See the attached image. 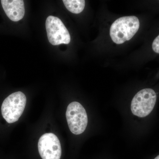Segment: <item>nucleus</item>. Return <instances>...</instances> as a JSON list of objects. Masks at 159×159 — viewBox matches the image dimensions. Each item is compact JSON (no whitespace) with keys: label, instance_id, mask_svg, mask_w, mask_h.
<instances>
[{"label":"nucleus","instance_id":"obj_1","mask_svg":"<svg viewBox=\"0 0 159 159\" xmlns=\"http://www.w3.org/2000/svg\"><path fill=\"white\" fill-rule=\"evenodd\" d=\"M140 22L135 16H123L112 24L110 30L111 38L117 44L131 39L139 30Z\"/></svg>","mask_w":159,"mask_h":159},{"label":"nucleus","instance_id":"obj_2","mask_svg":"<svg viewBox=\"0 0 159 159\" xmlns=\"http://www.w3.org/2000/svg\"><path fill=\"white\" fill-rule=\"evenodd\" d=\"M26 102L25 95L22 92H16L9 95L2 104L1 110L3 118L9 123L17 121L22 115Z\"/></svg>","mask_w":159,"mask_h":159},{"label":"nucleus","instance_id":"obj_3","mask_svg":"<svg viewBox=\"0 0 159 159\" xmlns=\"http://www.w3.org/2000/svg\"><path fill=\"white\" fill-rule=\"evenodd\" d=\"M157 100V94L152 89H145L138 92L131 103V110L134 116L144 118L153 110Z\"/></svg>","mask_w":159,"mask_h":159},{"label":"nucleus","instance_id":"obj_4","mask_svg":"<svg viewBox=\"0 0 159 159\" xmlns=\"http://www.w3.org/2000/svg\"><path fill=\"white\" fill-rule=\"evenodd\" d=\"M66 117L72 133L79 135L85 131L88 122L87 114L79 102H73L69 104L66 112Z\"/></svg>","mask_w":159,"mask_h":159},{"label":"nucleus","instance_id":"obj_5","mask_svg":"<svg viewBox=\"0 0 159 159\" xmlns=\"http://www.w3.org/2000/svg\"><path fill=\"white\" fill-rule=\"evenodd\" d=\"M46 28L49 42L53 45L68 44L70 42L68 30L58 17L50 16L47 18Z\"/></svg>","mask_w":159,"mask_h":159},{"label":"nucleus","instance_id":"obj_6","mask_svg":"<svg viewBox=\"0 0 159 159\" xmlns=\"http://www.w3.org/2000/svg\"><path fill=\"white\" fill-rule=\"evenodd\" d=\"M38 150L42 159H60L61 157L60 142L53 133L45 134L40 138Z\"/></svg>","mask_w":159,"mask_h":159},{"label":"nucleus","instance_id":"obj_7","mask_svg":"<svg viewBox=\"0 0 159 159\" xmlns=\"http://www.w3.org/2000/svg\"><path fill=\"white\" fill-rule=\"evenodd\" d=\"M2 6L9 19L17 22L24 17L25 14V5L22 0H2Z\"/></svg>","mask_w":159,"mask_h":159},{"label":"nucleus","instance_id":"obj_8","mask_svg":"<svg viewBox=\"0 0 159 159\" xmlns=\"http://www.w3.org/2000/svg\"><path fill=\"white\" fill-rule=\"evenodd\" d=\"M66 8L73 13L79 14L82 12L85 7L84 0H63Z\"/></svg>","mask_w":159,"mask_h":159},{"label":"nucleus","instance_id":"obj_9","mask_svg":"<svg viewBox=\"0 0 159 159\" xmlns=\"http://www.w3.org/2000/svg\"><path fill=\"white\" fill-rule=\"evenodd\" d=\"M152 48L155 52L159 54V34L154 40L152 43Z\"/></svg>","mask_w":159,"mask_h":159},{"label":"nucleus","instance_id":"obj_10","mask_svg":"<svg viewBox=\"0 0 159 159\" xmlns=\"http://www.w3.org/2000/svg\"><path fill=\"white\" fill-rule=\"evenodd\" d=\"M154 159H159V155L158 156H157Z\"/></svg>","mask_w":159,"mask_h":159}]
</instances>
